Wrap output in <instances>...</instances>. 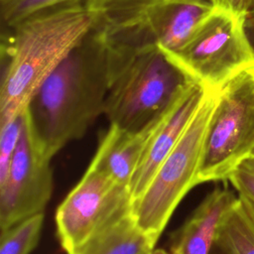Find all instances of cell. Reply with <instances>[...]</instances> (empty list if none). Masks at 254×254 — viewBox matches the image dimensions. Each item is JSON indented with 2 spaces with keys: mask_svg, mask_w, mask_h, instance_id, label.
Here are the masks:
<instances>
[{
  "mask_svg": "<svg viewBox=\"0 0 254 254\" xmlns=\"http://www.w3.org/2000/svg\"><path fill=\"white\" fill-rule=\"evenodd\" d=\"M110 85L107 47L92 29L69 51L31 98L27 111L39 150L52 159L80 139L104 112Z\"/></svg>",
  "mask_w": 254,
  "mask_h": 254,
  "instance_id": "6da1fadb",
  "label": "cell"
},
{
  "mask_svg": "<svg viewBox=\"0 0 254 254\" xmlns=\"http://www.w3.org/2000/svg\"><path fill=\"white\" fill-rule=\"evenodd\" d=\"M92 27L90 11L79 2L2 28L0 125L27 108L47 76Z\"/></svg>",
  "mask_w": 254,
  "mask_h": 254,
  "instance_id": "7a4b0ae2",
  "label": "cell"
},
{
  "mask_svg": "<svg viewBox=\"0 0 254 254\" xmlns=\"http://www.w3.org/2000/svg\"><path fill=\"white\" fill-rule=\"evenodd\" d=\"M108 55L110 85L103 114L110 125L123 130L137 132L151 125L198 83L160 47Z\"/></svg>",
  "mask_w": 254,
  "mask_h": 254,
  "instance_id": "3957f363",
  "label": "cell"
},
{
  "mask_svg": "<svg viewBox=\"0 0 254 254\" xmlns=\"http://www.w3.org/2000/svg\"><path fill=\"white\" fill-rule=\"evenodd\" d=\"M93 28L109 52L128 55L180 48L212 10L205 0H86Z\"/></svg>",
  "mask_w": 254,
  "mask_h": 254,
  "instance_id": "277c9868",
  "label": "cell"
},
{
  "mask_svg": "<svg viewBox=\"0 0 254 254\" xmlns=\"http://www.w3.org/2000/svg\"><path fill=\"white\" fill-rule=\"evenodd\" d=\"M216 95L217 89H208L178 144L144 192L132 202L131 213L136 223L156 242L181 200L197 186V172Z\"/></svg>",
  "mask_w": 254,
  "mask_h": 254,
  "instance_id": "5b68a950",
  "label": "cell"
},
{
  "mask_svg": "<svg viewBox=\"0 0 254 254\" xmlns=\"http://www.w3.org/2000/svg\"><path fill=\"white\" fill-rule=\"evenodd\" d=\"M254 150V67L217 89L197 172V185L227 181Z\"/></svg>",
  "mask_w": 254,
  "mask_h": 254,
  "instance_id": "8992f818",
  "label": "cell"
},
{
  "mask_svg": "<svg viewBox=\"0 0 254 254\" xmlns=\"http://www.w3.org/2000/svg\"><path fill=\"white\" fill-rule=\"evenodd\" d=\"M166 53L192 79L211 89L254 67L243 16L221 7L213 6L180 48Z\"/></svg>",
  "mask_w": 254,
  "mask_h": 254,
  "instance_id": "52a82bcc",
  "label": "cell"
},
{
  "mask_svg": "<svg viewBox=\"0 0 254 254\" xmlns=\"http://www.w3.org/2000/svg\"><path fill=\"white\" fill-rule=\"evenodd\" d=\"M131 210L128 187L89 165L57 209L55 220L62 248L70 253Z\"/></svg>",
  "mask_w": 254,
  "mask_h": 254,
  "instance_id": "ba28073f",
  "label": "cell"
},
{
  "mask_svg": "<svg viewBox=\"0 0 254 254\" xmlns=\"http://www.w3.org/2000/svg\"><path fill=\"white\" fill-rule=\"evenodd\" d=\"M50 162L36 145L26 108L8 175L0 185L1 230L44 212L53 192Z\"/></svg>",
  "mask_w": 254,
  "mask_h": 254,
  "instance_id": "9c48e42d",
  "label": "cell"
},
{
  "mask_svg": "<svg viewBox=\"0 0 254 254\" xmlns=\"http://www.w3.org/2000/svg\"><path fill=\"white\" fill-rule=\"evenodd\" d=\"M208 89L200 83L193 84L159 119L129 185L132 202L144 192L163 161L178 144Z\"/></svg>",
  "mask_w": 254,
  "mask_h": 254,
  "instance_id": "30bf717a",
  "label": "cell"
},
{
  "mask_svg": "<svg viewBox=\"0 0 254 254\" xmlns=\"http://www.w3.org/2000/svg\"><path fill=\"white\" fill-rule=\"evenodd\" d=\"M237 199L229 189L211 190L174 235L171 253L209 254L220 222Z\"/></svg>",
  "mask_w": 254,
  "mask_h": 254,
  "instance_id": "8fae6325",
  "label": "cell"
},
{
  "mask_svg": "<svg viewBox=\"0 0 254 254\" xmlns=\"http://www.w3.org/2000/svg\"><path fill=\"white\" fill-rule=\"evenodd\" d=\"M159 119L137 132L109 125L89 165L129 189L134 172Z\"/></svg>",
  "mask_w": 254,
  "mask_h": 254,
  "instance_id": "7c38bea8",
  "label": "cell"
},
{
  "mask_svg": "<svg viewBox=\"0 0 254 254\" xmlns=\"http://www.w3.org/2000/svg\"><path fill=\"white\" fill-rule=\"evenodd\" d=\"M155 244L129 213L68 254H149Z\"/></svg>",
  "mask_w": 254,
  "mask_h": 254,
  "instance_id": "4fadbf2b",
  "label": "cell"
},
{
  "mask_svg": "<svg viewBox=\"0 0 254 254\" xmlns=\"http://www.w3.org/2000/svg\"><path fill=\"white\" fill-rule=\"evenodd\" d=\"M215 245L225 254H254V230L239 197L220 222Z\"/></svg>",
  "mask_w": 254,
  "mask_h": 254,
  "instance_id": "5bb4252c",
  "label": "cell"
},
{
  "mask_svg": "<svg viewBox=\"0 0 254 254\" xmlns=\"http://www.w3.org/2000/svg\"><path fill=\"white\" fill-rule=\"evenodd\" d=\"M43 222L41 212L1 230L0 254H30L39 242Z\"/></svg>",
  "mask_w": 254,
  "mask_h": 254,
  "instance_id": "9a60e30c",
  "label": "cell"
},
{
  "mask_svg": "<svg viewBox=\"0 0 254 254\" xmlns=\"http://www.w3.org/2000/svg\"><path fill=\"white\" fill-rule=\"evenodd\" d=\"M85 1L86 0H17L8 6L0 8L1 26L2 28L10 27L36 13Z\"/></svg>",
  "mask_w": 254,
  "mask_h": 254,
  "instance_id": "2e32d148",
  "label": "cell"
},
{
  "mask_svg": "<svg viewBox=\"0 0 254 254\" xmlns=\"http://www.w3.org/2000/svg\"><path fill=\"white\" fill-rule=\"evenodd\" d=\"M24 111L11 121L0 125V185L5 181L9 172L21 134Z\"/></svg>",
  "mask_w": 254,
  "mask_h": 254,
  "instance_id": "e0dca14e",
  "label": "cell"
},
{
  "mask_svg": "<svg viewBox=\"0 0 254 254\" xmlns=\"http://www.w3.org/2000/svg\"><path fill=\"white\" fill-rule=\"evenodd\" d=\"M227 181L232 185L238 194L243 195L254 202V175L240 168L235 169Z\"/></svg>",
  "mask_w": 254,
  "mask_h": 254,
  "instance_id": "ac0fdd59",
  "label": "cell"
},
{
  "mask_svg": "<svg viewBox=\"0 0 254 254\" xmlns=\"http://www.w3.org/2000/svg\"><path fill=\"white\" fill-rule=\"evenodd\" d=\"M215 7H221L244 16V14L254 5V0H205Z\"/></svg>",
  "mask_w": 254,
  "mask_h": 254,
  "instance_id": "d6986e66",
  "label": "cell"
},
{
  "mask_svg": "<svg viewBox=\"0 0 254 254\" xmlns=\"http://www.w3.org/2000/svg\"><path fill=\"white\" fill-rule=\"evenodd\" d=\"M243 27L248 43L254 53V5L244 14Z\"/></svg>",
  "mask_w": 254,
  "mask_h": 254,
  "instance_id": "ffe728a7",
  "label": "cell"
},
{
  "mask_svg": "<svg viewBox=\"0 0 254 254\" xmlns=\"http://www.w3.org/2000/svg\"><path fill=\"white\" fill-rule=\"evenodd\" d=\"M239 199H240L241 205L248 217V220L254 230V202L252 200H250L249 198L242 196V195H241V197L239 196Z\"/></svg>",
  "mask_w": 254,
  "mask_h": 254,
  "instance_id": "44dd1931",
  "label": "cell"
},
{
  "mask_svg": "<svg viewBox=\"0 0 254 254\" xmlns=\"http://www.w3.org/2000/svg\"><path fill=\"white\" fill-rule=\"evenodd\" d=\"M238 168L254 175V157L249 156L248 158H246L244 161H242V163L238 166Z\"/></svg>",
  "mask_w": 254,
  "mask_h": 254,
  "instance_id": "7402d4cb",
  "label": "cell"
},
{
  "mask_svg": "<svg viewBox=\"0 0 254 254\" xmlns=\"http://www.w3.org/2000/svg\"><path fill=\"white\" fill-rule=\"evenodd\" d=\"M15 1H17V0H0V8L8 6V5L12 4Z\"/></svg>",
  "mask_w": 254,
  "mask_h": 254,
  "instance_id": "603a6c76",
  "label": "cell"
},
{
  "mask_svg": "<svg viewBox=\"0 0 254 254\" xmlns=\"http://www.w3.org/2000/svg\"><path fill=\"white\" fill-rule=\"evenodd\" d=\"M250 156H252V157H254V150L252 151V153H251V155Z\"/></svg>",
  "mask_w": 254,
  "mask_h": 254,
  "instance_id": "cb8c5ba5",
  "label": "cell"
},
{
  "mask_svg": "<svg viewBox=\"0 0 254 254\" xmlns=\"http://www.w3.org/2000/svg\"><path fill=\"white\" fill-rule=\"evenodd\" d=\"M150 253H151V252H150ZM150 253H149V254H150Z\"/></svg>",
  "mask_w": 254,
  "mask_h": 254,
  "instance_id": "d4e9b609",
  "label": "cell"
}]
</instances>
